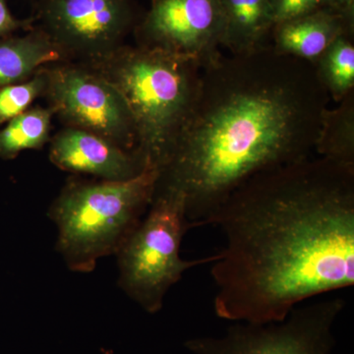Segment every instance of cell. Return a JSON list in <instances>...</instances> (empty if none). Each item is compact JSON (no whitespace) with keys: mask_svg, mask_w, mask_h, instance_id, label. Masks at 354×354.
<instances>
[{"mask_svg":"<svg viewBox=\"0 0 354 354\" xmlns=\"http://www.w3.org/2000/svg\"><path fill=\"white\" fill-rule=\"evenodd\" d=\"M53 115L50 109L35 108L8 121L0 130V158L12 160L23 151L43 148L50 139Z\"/></svg>","mask_w":354,"mask_h":354,"instance_id":"obj_16","label":"cell"},{"mask_svg":"<svg viewBox=\"0 0 354 354\" xmlns=\"http://www.w3.org/2000/svg\"><path fill=\"white\" fill-rule=\"evenodd\" d=\"M330 101L313 64L272 46L223 55L203 69L196 102L155 193H178L195 227L261 172L316 155Z\"/></svg>","mask_w":354,"mask_h":354,"instance_id":"obj_2","label":"cell"},{"mask_svg":"<svg viewBox=\"0 0 354 354\" xmlns=\"http://www.w3.org/2000/svg\"><path fill=\"white\" fill-rule=\"evenodd\" d=\"M274 26L324 8L321 0H270Z\"/></svg>","mask_w":354,"mask_h":354,"instance_id":"obj_18","label":"cell"},{"mask_svg":"<svg viewBox=\"0 0 354 354\" xmlns=\"http://www.w3.org/2000/svg\"><path fill=\"white\" fill-rule=\"evenodd\" d=\"M46 88V73L43 67L28 80L0 88V124L28 111L32 102L44 94Z\"/></svg>","mask_w":354,"mask_h":354,"instance_id":"obj_17","label":"cell"},{"mask_svg":"<svg viewBox=\"0 0 354 354\" xmlns=\"http://www.w3.org/2000/svg\"><path fill=\"white\" fill-rule=\"evenodd\" d=\"M50 160L62 171L109 181L128 180L147 167L136 151L125 150L104 137L72 127L51 140Z\"/></svg>","mask_w":354,"mask_h":354,"instance_id":"obj_10","label":"cell"},{"mask_svg":"<svg viewBox=\"0 0 354 354\" xmlns=\"http://www.w3.org/2000/svg\"><path fill=\"white\" fill-rule=\"evenodd\" d=\"M39 17L66 57L93 62L122 46L134 14L129 0H44Z\"/></svg>","mask_w":354,"mask_h":354,"instance_id":"obj_9","label":"cell"},{"mask_svg":"<svg viewBox=\"0 0 354 354\" xmlns=\"http://www.w3.org/2000/svg\"><path fill=\"white\" fill-rule=\"evenodd\" d=\"M225 244L212 264L216 315L283 321L354 286V169L312 156L261 172L212 216Z\"/></svg>","mask_w":354,"mask_h":354,"instance_id":"obj_1","label":"cell"},{"mask_svg":"<svg viewBox=\"0 0 354 354\" xmlns=\"http://www.w3.org/2000/svg\"><path fill=\"white\" fill-rule=\"evenodd\" d=\"M319 82L339 104L354 92L353 35H342L313 64Z\"/></svg>","mask_w":354,"mask_h":354,"instance_id":"obj_15","label":"cell"},{"mask_svg":"<svg viewBox=\"0 0 354 354\" xmlns=\"http://www.w3.org/2000/svg\"><path fill=\"white\" fill-rule=\"evenodd\" d=\"M223 31L221 48L243 55L272 46L274 28L270 0H220Z\"/></svg>","mask_w":354,"mask_h":354,"instance_id":"obj_12","label":"cell"},{"mask_svg":"<svg viewBox=\"0 0 354 354\" xmlns=\"http://www.w3.org/2000/svg\"><path fill=\"white\" fill-rule=\"evenodd\" d=\"M41 30L24 37L0 39V88L31 78L44 65L66 58Z\"/></svg>","mask_w":354,"mask_h":354,"instance_id":"obj_13","label":"cell"},{"mask_svg":"<svg viewBox=\"0 0 354 354\" xmlns=\"http://www.w3.org/2000/svg\"><path fill=\"white\" fill-rule=\"evenodd\" d=\"M194 227L186 216L180 194L158 193L145 218L116 252L118 286L148 313L156 314L162 308L165 295L184 272L218 259V254L193 260L181 257L183 237Z\"/></svg>","mask_w":354,"mask_h":354,"instance_id":"obj_5","label":"cell"},{"mask_svg":"<svg viewBox=\"0 0 354 354\" xmlns=\"http://www.w3.org/2000/svg\"><path fill=\"white\" fill-rule=\"evenodd\" d=\"M344 306L342 297L302 304L283 321L234 322L223 337H195L185 348L194 354H332L333 328Z\"/></svg>","mask_w":354,"mask_h":354,"instance_id":"obj_6","label":"cell"},{"mask_svg":"<svg viewBox=\"0 0 354 354\" xmlns=\"http://www.w3.org/2000/svg\"><path fill=\"white\" fill-rule=\"evenodd\" d=\"M90 62L124 97L136 127V152L147 167L160 172L196 102L202 67L190 58L140 46H120Z\"/></svg>","mask_w":354,"mask_h":354,"instance_id":"obj_3","label":"cell"},{"mask_svg":"<svg viewBox=\"0 0 354 354\" xmlns=\"http://www.w3.org/2000/svg\"><path fill=\"white\" fill-rule=\"evenodd\" d=\"M30 27V21L16 19L9 10L6 0H0V39L6 38L11 32L21 28Z\"/></svg>","mask_w":354,"mask_h":354,"instance_id":"obj_19","label":"cell"},{"mask_svg":"<svg viewBox=\"0 0 354 354\" xmlns=\"http://www.w3.org/2000/svg\"><path fill=\"white\" fill-rule=\"evenodd\" d=\"M315 153L354 169V92L339 102L337 108L324 111Z\"/></svg>","mask_w":354,"mask_h":354,"instance_id":"obj_14","label":"cell"},{"mask_svg":"<svg viewBox=\"0 0 354 354\" xmlns=\"http://www.w3.org/2000/svg\"><path fill=\"white\" fill-rule=\"evenodd\" d=\"M223 31L220 0H151L137 36L140 46L190 58L205 69L223 55Z\"/></svg>","mask_w":354,"mask_h":354,"instance_id":"obj_8","label":"cell"},{"mask_svg":"<svg viewBox=\"0 0 354 354\" xmlns=\"http://www.w3.org/2000/svg\"><path fill=\"white\" fill-rule=\"evenodd\" d=\"M44 95L53 114L68 127L109 140L127 151H136L137 132L124 97L113 84L90 67H44Z\"/></svg>","mask_w":354,"mask_h":354,"instance_id":"obj_7","label":"cell"},{"mask_svg":"<svg viewBox=\"0 0 354 354\" xmlns=\"http://www.w3.org/2000/svg\"><path fill=\"white\" fill-rule=\"evenodd\" d=\"M158 169L146 167L123 181H71L51 205L57 248L71 271H94L97 261L116 254L153 201Z\"/></svg>","mask_w":354,"mask_h":354,"instance_id":"obj_4","label":"cell"},{"mask_svg":"<svg viewBox=\"0 0 354 354\" xmlns=\"http://www.w3.org/2000/svg\"><path fill=\"white\" fill-rule=\"evenodd\" d=\"M324 8L353 18L354 0H321Z\"/></svg>","mask_w":354,"mask_h":354,"instance_id":"obj_20","label":"cell"},{"mask_svg":"<svg viewBox=\"0 0 354 354\" xmlns=\"http://www.w3.org/2000/svg\"><path fill=\"white\" fill-rule=\"evenodd\" d=\"M353 35V18L328 8L274 26L272 46L279 55L313 64L335 39Z\"/></svg>","mask_w":354,"mask_h":354,"instance_id":"obj_11","label":"cell"}]
</instances>
